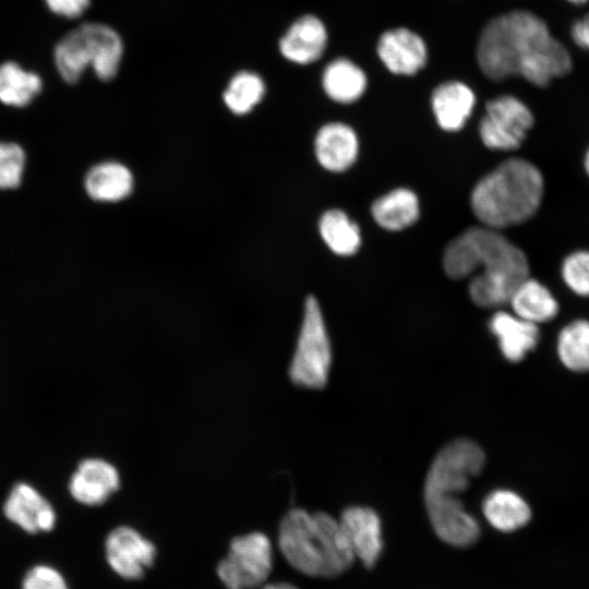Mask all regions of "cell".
Wrapping results in <instances>:
<instances>
[{"label":"cell","mask_w":589,"mask_h":589,"mask_svg":"<svg viewBox=\"0 0 589 589\" xmlns=\"http://www.w3.org/2000/svg\"><path fill=\"white\" fill-rule=\"evenodd\" d=\"M476 59L493 82L520 75L538 87L565 75L573 64L568 50L551 35L545 22L526 10L489 20L479 36Z\"/></svg>","instance_id":"1"},{"label":"cell","mask_w":589,"mask_h":589,"mask_svg":"<svg viewBox=\"0 0 589 589\" xmlns=\"http://www.w3.org/2000/svg\"><path fill=\"white\" fill-rule=\"evenodd\" d=\"M452 279L469 280L468 292L481 308L508 303L516 287L529 276L525 252L498 230L485 226L470 227L445 248L442 260Z\"/></svg>","instance_id":"2"},{"label":"cell","mask_w":589,"mask_h":589,"mask_svg":"<svg viewBox=\"0 0 589 589\" xmlns=\"http://www.w3.org/2000/svg\"><path fill=\"white\" fill-rule=\"evenodd\" d=\"M484 464V452L476 442L457 438L438 450L428 470L423 488L428 516L437 537L453 546H469L480 537L479 522L459 494Z\"/></svg>","instance_id":"3"},{"label":"cell","mask_w":589,"mask_h":589,"mask_svg":"<svg viewBox=\"0 0 589 589\" xmlns=\"http://www.w3.org/2000/svg\"><path fill=\"white\" fill-rule=\"evenodd\" d=\"M277 545L293 569L314 578L340 576L356 560L339 521L324 512L288 510L279 522Z\"/></svg>","instance_id":"4"},{"label":"cell","mask_w":589,"mask_h":589,"mask_svg":"<svg viewBox=\"0 0 589 589\" xmlns=\"http://www.w3.org/2000/svg\"><path fill=\"white\" fill-rule=\"evenodd\" d=\"M544 180L536 165L509 158L474 185L470 205L482 226L496 230L530 219L539 209Z\"/></svg>","instance_id":"5"},{"label":"cell","mask_w":589,"mask_h":589,"mask_svg":"<svg viewBox=\"0 0 589 589\" xmlns=\"http://www.w3.org/2000/svg\"><path fill=\"white\" fill-rule=\"evenodd\" d=\"M123 52V40L113 27L85 22L56 43L52 58L58 74L68 84L77 83L87 69L98 80L109 82L120 70Z\"/></svg>","instance_id":"6"},{"label":"cell","mask_w":589,"mask_h":589,"mask_svg":"<svg viewBox=\"0 0 589 589\" xmlns=\"http://www.w3.org/2000/svg\"><path fill=\"white\" fill-rule=\"evenodd\" d=\"M332 364V346L317 300L310 296L304 312L294 353L289 366L293 384L310 389L323 388Z\"/></svg>","instance_id":"7"},{"label":"cell","mask_w":589,"mask_h":589,"mask_svg":"<svg viewBox=\"0 0 589 589\" xmlns=\"http://www.w3.org/2000/svg\"><path fill=\"white\" fill-rule=\"evenodd\" d=\"M274 567V548L267 534L252 531L235 537L216 574L226 589H257L268 582Z\"/></svg>","instance_id":"8"},{"label":"cell","mask_w":589,"mask_h":589,"mask_svg":"<svg viewBox=\"0 0 589 589\" xmlns=\"http://www.w3.org/2000/svg\"><path fill=\"white\" fill-rule=\"evenodd\" d=\"M532 125L529 107L518 97L505 94L486 101L479 134L489 149L513 151L520 146Z\"/></svg>","instance_id":"9"},{"label":"cell","mask_w":589,"mask_h":589,"mask_svg":"<svg viewBox=\"0 0 589 589\" xmlns=\"http://www.w3.org/2000/svg\"><path fill=\"white\" fill-rule=\"evenodd\" d=\"M105 555L110 568L125 580H140L156 560L155 544L131 526H118L105 541Z\"/></svg>","instance_id":"10"},{"label":"cell","mask_w":589,"mask_h":589,"mask_svg":"<svg viewBox=\"0 0 589 589\" xmlns=\"http://www.w3.org/2000/svg\"><path fill=\"white\" fill-rule=\"evenodd\" d=\"M376 55L389 73L412 76L425 68L429 48L420 34L399 26L386 29L380 35Z\"/></svg>","instance_id":"11"},{"label":"cell","mask_w":589,"mask_h":589,"mask_svg":"<svg viewBox=\"0 0 589 589\" xmlns=\"http://www.w3.org/2000/svg\"><path fill=\"white\" fill-rule=\"evenodd\" d=\"M338 521L354 557L364 567H373L383 551L382 522L377 513L366 506H349Z\"/></svg>","instance_id":"12"},{"label":"cell","mask_w":589,"mask_h":589,"mask_svg":"<svg viewBox=\"0 0 589 589\" xmlns=\"http://www.w3.org/2000/svg\"><path fill=\"white\" fill-rule=\"evenodd\" d=\"M328 45V31L324 22L314 14H304L294 20L280 37V55L289 62L309 65L320 60Z\"/></svg>","instance_id":"13"},{"label":"cell","mask_w":589,"mask_h":589,"mask_svg":"<svg viewBox=\"0 0 589 589\" xmlns=\"http://www.w3.org/2000/svg\"><path fill=\"white\" fill-rule=\"evenodd\" d=\"M120 486L119 472L113 465L99 458L80 462L70 480V493L88 506L104 504Z\"/></svg>","instance_id":"14"},{"label":"cell","mask_w":589,"mask_h":589,"mask_svg":"<svg viewBox=\"0 0 589 589\" xmlns=\"http://www.w3.org/2000/svg\"><path fill=\"white\" fill-rule=\"evenodd\" d=\"M3 512L5 517L29 533L53 528L56 514L49 502L26 483L15 484L9 493Z\"/></svg>","instance_id":"15"},{"label":"cell","mask_w":589,"mask_h":589,"mask_svg":"<svg viewBox=\"0 0 589 589\" xmlns=\"http://www.w3.org/2000/svg\"><path fill=\"white\" fill-rule=\"evenodd\" d=\"M473 89L462 81H445L433 89L431 108L441 129L448 132L461 130L476 106Z\"/></svg>","instance_id":"16"},{"label":"cell","mask_w":589,"mask_h":589,"mask_svg":"<svg viewBox=\"0 0 589 589\" xmlns=\"http://www.w3.org/2000/svg\"><path fill=\"white\" fill-rule=\"evenodd\" d=\"M314 147L316 158L323 168L332 172H341L354 164L359 153V141L350 125L329 122L316 133Z\"/></svg>","instance_id":"17"},{"label":"cell","mask_w":589,"mask_h":589,"mask_svg":"<svg viewBox=\"0 0 589 589\" xmlns=\"http://www.w3.org/2000/svg\"><path fill=\"white\" fill-rule=\"evenodd\" d=\"M489 328L496 337L503 357L512 363L522 361L540 340L538 325L506 311H496L490 318Z\"/></svg>","instance_id":"18"},{"label":"cell","mask_w":589,"mask_h":589,"mask_svg":"<svg viewBox=\"0 0 589 589\" xmlns=\"http://www.w3.org/2000/svg\"><path fill=\"white\" fill-rule=\"evenodd\" d=\"M321 82L326 96L342 105L358 101L369 83L365 71L346 57L330 60L323 69Z\"/></svg>","instance_id":"19"},{"label":"cell","mask_w":589,"mask_h":589,"mask_svg":"<svg viewBox=\"0 0 589 589\" xmlns=\"http://www.w3.org/2000/svg\"><path fill=\"white\" fill-rule=\"evenodd\" d=\"M508 303L515 315L536 325L552 321L560 310L548 287L529 276L516 287Z\"/></svg>","instance_id":"20"},{"label":"cell","mask_w":589,"mask_h":589,"mask_svg":"<svg viewBox=\"0 0 589 589\" xmlns=\"http://www.w3.org/2000/svg\"><path fill=\"white\" fill-rule=\"evenodd\" d=\"M87 195L97 202H118L133 190V176L128 167L117 161L93 166L84 178Z\"/></svg>","instance_id":"21"},{"label":"cell","mask_w":589,"mask_h":589,"mask_svg":"<svg viewBox=\"0 0 589 589\" xmlns=\"http://www.w3.org/2000/svg\"><path fill=\"white\" fill-rule=\"evenodd\" d=\"M482 512L488 522L502 532L518 530L531 519L529 504L518 493L507 489L489 493L482 503Z\"/></svg>","instance_id":"22"},{"label":"cell","mask_w":589,"mask_h":589,"mask_svg":"<svg viewBox=\"0 0 589 589\" xmlns=\"http://www.w3.org/2000/svg\"><path fill=\"white\" fill-rule=\"evenodd\" d=\"M371 213L383 229L400 231L418 220L420 204L413 191L398 188L376 199L371 206Z\"/></svg>","instance_id":"23"},{"label":"cell","mask_w":589,"mask_h":589,"mask_svg":"<svg viewBox=\"0 0 589 589\" xmlns=\"http://www.w3.org/2000/svg\"><path fill=\"white\" fill-rule=\"evenodd\" d=\"M41 76L20 63H0V103L15 108L28 106L43 89Z\"/></svg>","instance_id":"24"},{"label":"cell","mask_w":589,"mask_h":589,"mask_svg":"<svg viewBox=\"0 0 589 589\" xmlns=\"http://www.w3.org/2000/svg\"><path fill=\"white\" fill-rule=\"evenodd\" d=\"M561 364L574 373L589 372V321L574 320L566 324L556 339Z\"/></svg>","instance_id":"25"},{"label":"cell","mask_w":589,"mask_h":589,"mask_svg":"<svg viewBox=\"0 0 589 589\" xmlns=\"http://www.w3.org/2000/svg\"><path fill=\"white\" fill-rule=\"evenodd\" d=\"M318 230L323 241L337 255L350 256L361 245L359 226L340 209L325 212L320 219Z\"/></svg>","instance_id":"26"},{"label":"cell","mask_w":589,"mask_h":589,"mask_svg":"<svg viewBox=\"0 0 589 589\" xmlns=\"http://www.w3.org/2000/svg\"><path fill=\"white\" fill-rule=\"evenodd\" d=\"M265 88L264 80L257 73L242 70L230 79L223 99L232 113L247 115L261 103Z\"/></svg>","instance_id":"27"},{"label":"cell","mask_w":589,"mask_h":589,"mask_svg":"<svg viewBox=\"0 0 589 589\" xmlns=\"http://www.w3.org/2000/svg\"><path fill=\"white\" fill-rule=\"evenodd\" d=\"M26 155L14 142H0V190L17 188L24 175Z\"/></svg>","instance_id":"28"},{"label":"cell","mask_w":589,"mask_h":589,"mask_svg":"<svg viewBox=\"0 0 589 589\" xmlns=\"http://www.w3.org/2000/svg\"><path fill=\"white\" fill-rule=\"evenodd\" d=\"M565 285L579 297H589V251L579 250L567 255L561 267Z\"/></svg>","instance_id":"29"},{"label":"cell","mask_w":589,"mask_h":589,"mask_svg":"<svg viewBox=\"0 0 589 589\" xmlns=\"http://www.w3.org/2000/svg\"><path fill=\"white\" fill-rule=\"evenodd\" d=\"M22 589H68L59 572L49 566H35L25 575Z\"/></svg>","instance_id":"30"},{"label":"cell","mask_w":589,"mask_h":589,"mask_svg":"<svg viewBox=\"0 0 589 589\" xmlns=\"http://www.w3.org/2000/svg\"><path fill=\"white\" fill-rule=\"evenodd\" d=\"M92 0H44L48 10L57 16L74 20L82 16Z\"/></svg>","instance_id":"31"},{"label":"cell","mask_w":589,"mask_h":589,"mask_svg":"<svg viewBox=\"0 0 589 589\" xmlns=\"http://www.w3.org/2000/svg\"><path fill=\"white\" fill-rule=\"evenodd\" d=\"M570 36L577 46L589 51V13L574 22Z\"/></svg>","instance_id":"32"},{"label":"cell","mask_w":589,"mask_h":589,"mask_svg":"<svg viewBox=\"0 0 589 589\" xmlns=\"http://www.w3.org/2000/svg\"><path fill=\"white\" fill-rule=\"evenodd\" d=\"M257 589H298V587L288 581H268Z\"/></svg>","instance_id":"33"},{"label":"cell","mask_w":589,"mask_h":589,"mask_svg":"<svg viewBox=\"0 0 589 589\" xmlns=\"http://www.w3.org/2000/svg\"><path fill=\"white\" fill-rule=\"evenodd\" d=\"M584 167H585V170L589 177V148L588 151L586 152V155H585V160H584Z\"/></svg>","instance_id":"34"},{"label":"cell","mask_w":589,"mask_h":589,"mask_svg":"<svg viewBox=\"0 0 589 589\" xmlns=\"http://www.w3.org/2000/svg\"><path fill=\"white\" fill-rule=\"evenodd\" d=\"M568 2L573 3V4H584L586 3L588 0H567Z\"/></svg>","instance_id":"35"}]
</instances>
